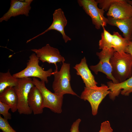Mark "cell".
Masks as SVG:
<instances>
[{"mask_svg": "<svg viewBox=\"0 0 132 132\" xmlns=\"http://www.w3.org/2000/svg\"><path fill=\"white\" fill-rule=\"evenodd\" d=\"M112 76L117 83L132 76V57L125 52H115L110 60Z\"/></svg>", "mask_w": 132, "mask_h": 132, "instance_id": "cell-1", "label": "cell"}, {"mask_svg": "<svg viewBox=\"0 0 132 132\" xmlns=\"http://www.w3.org/2000/svg\"><path fill=\"white\" fill-rule=\"evenodd\" d=\"M70 64L63 63L59 71L55 69L52 75L54 76L52 87L54 93L60 96L66 94L78 96L72 90L70 81Z\"/></svg>", "mask_w": 132, "mask_h": 132, "instance_id": "cell-2", "label": "cell"}, {"mask_svg": "<svg viewBox=\"0 0 132 132\" xmlns=\"http://www.w3.org/2000/svg\"><path fill=\"white\" fill-rule=\"evenodd\" d=\"M39 59L35 53L29 57L26 67L22 71L14 74L13 76L17 78L25 77H38L46 83L48 82L47 77L51 76L53 72L52 68L44 70L39 65Z\"/></svg>", "mask_w": 132, "mask_h": 132, "instance_id": "cell-3", "label": "cell"}, {"mask_svg": "<svg viewBox=\"0 0 132 132\" xmlns=\"http://www.w3.org/2000/svg\"><path fill=\"white\" fill-rule=\"evenodd\" d=\"M34 86L32 79L25 77L19 78L17 85L13 87L18 97L17 110L20 114L29 115L32 113L28 104V99L31 89Z\"/></svg>", "mask_w": 132, "mask_h": 132, "instance_id": "cell-4", "label": "cell"}, {"mask_svg": "<svg viewBox=\"0 0 132 132\" xmlns=\"http://www.w3.org/2000/svg\"><path fill=\"white\" fill-rule=\"evenodd\" d=\"M110 92L108 86L104 84H101L99 87L97 86L91 87H85L80 98L89 102L91 106L92 114L95 116L98 113L100 103Z\"/></svg>", "mask_w": 132, "mask_h": 132, "instance_id": "cell-5", "label": "cell"}, {"mask_svg": "<svg viewBox=\"0 0 132 132\" xmlns=\"http://www.w3.org/2000/svg\"><path fill=\"white\" fill-rule=\"evenodd\" d=\"M32 79L34 86L39 90L42 95L44 108H48L55 113H61L62 111L63 96L51 92L46 87L44 81H40L35 77Z\"/></svg>", "mask_w": 132, "mask_h": 132, "instance_id": "cell-6", "label": "cell"}, {"mask_svg": "<svg viewBox=\"0 0 132 132\" xmlns=\"http://www.w3.org/2000/svg\"><path fill=\"white\" fill-rule=\"evenodd\" d=\"M79 6L91 19L92 23L97 29L103 28L108 24V19L104 14L105 11L98 6V3L94 0H78Z\"/></svg>", "mask_w": 132, "mask_h": 132, "instance_id": "cell-7", "label": "cell"}, {"mask_svg": "<svg viewBox=\"0 0 132 132\" xmlns=\"http://www.w3.org/2000/svg\"><path fill=\"white\" fill-rule=\"evenodd\" d=\"M115 51L112 48H105L99 52H97L96 55L99 60V63L95 65L90 66V69L96 75L98 72H102L105 74L108 79L111 80L114 83H117L113 77L112 67L110 60L113 55Z\"/></svg>", "mask_w": 132, "mask_h": 132, "instance_id": "cell-8", "label": "cell"}, {"mask_svg": "<svg viewBox=\"0 0 132 132\" xmlns=\"http://www.w3.org/2000/svg\"><path fill=\"white\" fill-rule=\"evenodd\" d=\"M31 50L36 54L39 60L43 62H46L54 64L56 70H57V63L64 62L65 59L60 54L58 49L51 46L49 44L40 48L34 49Z\"/></svg>", "mask_w": 132, "mask_h": 132, "instance_id": "cell-9", "label": "cell"}, {"mask_svg": "<svg viewBox=\"0 0 132 132\" xmlns=\"http://www.w3.org/2000/svg\"><path fill=\"white\" fill-rule=\"evenodd\" d=\"M53 20L51 25L43 32L27 40V43L43 35L47 32L53 30L61 33L65 43L71 40V38L66 34L64 31V28L67 25V20L61 8L56 10L53 14Z\"/></svg>", "mask_w": 132, "mask_h": 132, "instance_id": "cell-10", "label": "cell"}, {"mask_svg": "<svg viewBox=\"0 0 132 132\" xmlns=\"http://www.w3.org/2000/svg\"><path fill=\"white\" fill-rule=\"evenodd\" d=\"M32 0H11L10 6L7 12L0 18V22L7 21L12 17L21 15L29 16Z\"/></svg>", "mask_w": 132, "mask_h": 132, "instance_id": "cell-11", "label": "cell"}, {"mask_svg": "<svg viewBox=\"0 0 132 132\" xmlns=\"http://www.w3.org/2000/svg\"><path fill=\"white\" fill-rule=\"evenodd\" d=\"M108 17L123 19L132 17V7L127 0H117L111 5L106 14Z\"/></svg>", "mask_w": 132, "mask_h": 132, "instance_id": "cell-12", "label": "cell"}, {"mask_svg": "<svg viewBox=\"0 0 132 132\" xmlns=\"http://www.w3.org/2000/svg\"><path fill=\"white\" fill-rule=\"evenodd\" d=\"M110 92L109 94L110 98L114 100L120 93L124 96H129L132 92V76L122 82L114 83L112 81L107 82Z\"/></svg>", "mask_w": 132, "mask_h": 132, "instance_id": "cell-13", "label": "cell"}, {"mask_svg": "<svg viewBox=\"0 0 132 132\" xmlns=\"http://www.w3.org/2000/svg\"><path fill=\"white\" fill-rule=\"evenodd\" d=\"M73 68L76 70L77 74L81 76L85 87H91L97 86L98 83L88 67L85 57L81 59L79 63L76 64Z\"/></svg>", "mask_w": 132, "mask_h": 132, "instance_id": "cell-14", "label": "cell"}, {"mask_svg": "<svg viewBox=\"0 0 132 132\" xmlns=\"http://www.w3.org/2000/svg\"><path fill=\"white\" fill-rule=\"evenodd\" d=\"M28 104L34 114L43 113L44 108L43 97L39 90L35 86L31 89L29 93Z\"/></svg>", "mask_w": 132, "mask_h": 132, "instance_id": "cell-15", "label": "cell"}, {"mask_svg": "<svg viewBox=\"0 0 132 132\" xmlns=\"http://www.w3.org/2000/svg\"><path fill=\"white\" fill-rule=\"evenodd\" d=\"M107 19L108 24L118 27L124 38L128 41H132V17L118 19L108 17Z\"/></svg>", "mask_w": 132, "mask_h": 132, "instance_id": "cell-16", "label": "cell"}, {"mask_svg": "<svg viewBox=\"0 0 132 132\" xmlns=\"http://www.w3.org/2000/svg\"><path fill=\"white\" fill-rule=\"evenodd\" d=\"M0 101L9 105L12 112L18 110V98L13 87H8L0 93Z\"/></svg>", "mask_w": 132, "mask_h": 132, "instance_id": "cell-17", "label": "cell"}, {"mask_svg": "<svg viewBox=\"0 0 132 132\" xmlns=\"http://www.w3.org/2000/svg\"><path fill=\"white\" fill-rule=\"evenodd\" d=\"M18 78L14 77L9 69L6 73H0V93L9 87H14L17 84Z\"/></svg>", "mask_w": 132, "mask_h": 132, "instance_id": "cell-18", "label": "cell"}, {"mask_svg": "<svg viewBox=\"0 0 132 132\" xmlns=\"http://www.w3.org/2000/svg\"><path fill=\"white\" fill-rule=\"evenodd\" d=\"M129 41L122 37L118 32H114L112 34V48L115 52H125Z\"/></svg>", "mask_w": 132, "mask_h": 132, "instance_id": "cell-19", "label": "cell"}, {"mask_svg": "<svg viewBox=\"0 0 132 132\" xmlns=\"http://www.w3.org/2000/svg\"><path fill=\"white\" fill-rule=\"evenodd\" d=\"M101 34V38L99 42V48L102 49L105 48H111L112 34L107 31L104 27Z\"/></svg>", "mask_w": 132, "mask_h": 132, "instance_id": "cell-20", "label": "cell"}, {"mask_svg": "<svg viewBox=\"0 0 132 132\" xmlns=\"http://www.w3.org/2000/svg\"><path fill=\"white\" fill-rule=\"evenodd\" d=\"M10 109L11 108L9 105L0 101V114L7 120H11V114L9 112Z\"/></svg>", "mask_w": 132, "mask_h": 132, "instance_id": "cell-21", "label": "cell"}, {"mask_svg": "<svg viewBox=\"0 0 132 132\" xmlns=\"http://www.w3.org/2000/svg\"><path fill=\"white\" fill-rule=\"evenodd\" d=\"M0 129L3 132H16L9 123L8 120L0 115Z\"/></svg>", "mask_w": 132, "mask_h": 132, "instance_id": "cell-22", "label": "cell"}, {"mask_svg": "<svg viewBox=\"0 0 132 132\" xmlns=\"http://www.w3.org/2000/svg\"><path fill=\"white\" fill-rule=\"evenodd\" d=\"M117 0H97L99 7L105 11H108L111 5Z\"/></svg>", "mask_w": 132, "mask_h": 132, "instance_id": "cell-23", "label": "cell"}, {"mask_svg": "<svg viewBox=\"0 0 132 132\" xmlns=\"http://www.w3.org/2000/svg\"><path fill=\"white\" fill-rule=\"evenodd\" d=\"M110 122L108 121H104L101 123L100 129L99 132H113Z\"/></svg>", "mask_w": 132, "mask_h": 132, "instance_id": "cell-24", "label": "cell"}, {"mask_svg": "<svg viewBox=\"0 0 132 132\" xmlns=\"http://www.w3.org/2000/svg\"><path fill=\"white\" fill-rule=\"evenodd\" d=\"M81 121L80 119H78L73 123L70 129V132H80L79 127Z\"/></svg>", "mask_w": 132, "mask_h": 132, "instance_id": "cell-25", "label": "cell"}, {"mask_svg": "<svg viewBox=\"0 0 132 132\" xmlns=\"http://www.w3.org/2000/svg\"><path fill=\"white\" fill-rule=\"evenodd\" d=\"M125 52L130 54L132 57V41H130L129 42Z\"/></svg>", "mask_w": 132, "mask_h": 132, "instance_id": "cell-26", "label": "cell"}, {"mask_svg": "<svg viewBox=\"0 0 132 132\" xmlns=\"http://www.w3.org/2000/svg\"><path fill=\"white\" fill-rule=\"evenodd\" d=\"M127 0V2L131 5L132 7V0Z\"/></svg>", "mask_w": 132, "mask_h": 132, "instance_id": "cell-27", "label": "cell"}]
</instances>
